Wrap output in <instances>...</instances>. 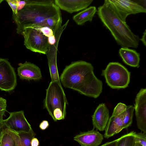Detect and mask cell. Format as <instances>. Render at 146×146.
<instances>
[{
  "label": "cell",
  "instance_id": "cell-1",
  "mask_svg": "<svg viewBox=\"0 0 146 146\" xmlns=\"http://www.w3.org/2000/svg\"><path fill=\"white\" fill-rule=\"evenodd\" d=\"M92 64L83 60L66 66L60 78L63 86L94 98L102 92L103 83L95 75Z\"/></svg>",
  "mask_w": 146,
  "mask_h": 146
},
{
  "label": "cell",
  "instance_id": "cell-2",
  "mask_svg": "<svg viewBox=\"0 0 146 146\" xmlns=\"http://www.w3.org/2000/svg\"><path fill=\"white\" fill-rule=\"evenodd\" d=\"M60 14V9L54 0H27L24 7L13 18L17 33L21 35L25 28L43 27L46 19Z\"/></svg>",
  "mask_w": 146,
  "mask_h": 146
},
{
  "label": "cell",
  "instance_id": "cell-3",
  "mask_svg": "<svg viewBox=\"0 0 146 146\" xmlns=\"http://www.w3.org/2000/svg\"><path fill=\"white\" fill-rule=\"evenodd\" d=\"M97 13L104 26L110 31L121 48H137L140 38L131 31L126 22L122 21L107 4L98 8Z\"/></svg>",
  "mask_w": 146,
  "mask_h": 146
},
{
  "label": "cell",
  "instance_id": "cell-4",
  "mask_svg": "<svg viewBox=\"0 0 146 146\" xmlns=\"http://www.w3.org/2000/svg\"><path fill=\"white\" fill-rule=\"evenodd\" d=\"M44 104L54 121L65 119L68 103L60 82L57 81L50 82L46 90Z\"/></svg>",
  "mask_w": 146,
  "mask_h": 146
},
{
  "label": "cell",
  "instance_id": "cell-5",
  "mask_svg": "<svg viewBox=\"0 0 146 146\" xmlns=\"http://www.w3.org/2000/svg\"><path fill=\"white\" fill-rule=\"evenodd\" d=\"M108 85L113 89L127 88L130 82V72L121 63L117 62H110L102 70Z\"/></svg>",
  "mask_w": 146,
  "mask_h": 146
},
{
  "label": "cell",
  "instance_id": "cell-6",
  "mask_svg": "<svg viewBox=\"0 0 146 146\" xmlns=\"http://www.w3.org/2000/svg\"><path fill=\"white\" fill-rule=\"evenodd\" d=\"M21 35L24 36V44L27 48L33 52L46 54L49 46L48 38L40 31L28 27L24 29Z\"/></svg>",
  "mask_w": 146,
  "mask_h": 146
},
{
  "label": "cell",
  "instance_id": "cell-7",
  "mask_svg": "<svg viewBox=\"0 0 146 146\" xmlns=\"http://www.w3.org/2000/svg\"><path fill=\"white\" fill-rule=\"evenodd\" d=\"M111 8L119 17L126 22L130 15L145 13L146 8L138 2L131 0H106L104 3Z\"/></svg>",
  "mask_w": 146,
  "mask_h": 146
},
{
  "label": "cell",
  "instance_id": "cell-8",
  "mask_svg": "<svg viewBox=\"0 0 146 146\" xmlns=\"http://www.w3.org/2000/svg\"><path fill=\"white\" fill-rule=\"evenodd\" d=\"M17 85L16 75L13 67L8 59L0 58V89L9 92Z\"/></svg>",
  "mask_w": 146,
  "mask_h": 146
},
{
  "label": "cell",
  "instance_id": "cell-9",
  "mask_svg": "<svg viewBox=\"0 0 146 146\" xmlns=\"http://www.w3.org/2000/svg\"><path fill=\"white\" fill-rule=\"evenodd\" d=\"M69 21L68 20L62 25L55 34L56 41L53 45L49 44V49L46 55L49 69L51 81H57L60 82L57 65V55L58 45L61 36L66 28Z\"/></svg>",
  "mask_w": 146,
  "mask_h": 146
},
{
  "label": "cell",
  "instance_id": "cell-10",
  "mask_svg": "<svg viewBox=\"0 0 146 146\" xmlns=\"http://www.w3.org/2000/svg\"><path fill=\"white\" fill-rule=\"evenodd\" d=\"M9 113V117L3 120L4 127L17 133L28 132L32 129L25 116L23 111Z\"/></svg>",
  "mask_w": 146,
  "mask_h": 146
},
{
  "label": "cell",
  "instance_id": "cell-11",
  "mask_svg": "<svg viewBox=\"0 0 146 146\" xmlns=\"http://www.w3.org/2000/svg\"><path fill=\"white\" fill-rule=\"evenodd\" d=\"M134 110L138 128L146 133V89L141 88L136 95Z\"/></svg>",
  "mask_w": 146,
  "mask_h": 146
},
{
  "label": "cell",
  "instance_id": "cell-12",
  "mask_svg": "<svg viewBox=\"0 0 146 146\" xmlns=\"http://www.w3.org/2000/svg\"><path fill=\"white\" fill-rule=\"evenodd\" d=\"M103 139V135L94 129L81 132L74 137V140L81 146H99Z\"/></svg>",
  "mask_w": 146,
  "mask_h": 146
},
{
  "label": "cell",
  "instance_id": "cell-13",
  "mask_svg": "<svg viewBox=\"0 0 146 146\" xmlns=\"http://www.w3.org/2000/svg\"><path fill=\"white\" fill-rule=\"evenodd\" d=\"M17 68L18 75L22 80H38L42 78L40 68L36 65L26 61L23 64L20 63Z\"/></svg>",
  "mask_w": 146,
  "mask_h": 146
},
{
  "label": "cell",
  "instance_id": "cell-14",
  "mask_svg": "<svg viewBox=\"0 0 146 146\" xmlns=\"http://www.w3.org/2000/svg\"><path fill=\"white\" fill-rule=\"evenodd\" d=\"M93 129L104 130L110 118L109 111L105 104H100L92 116Z\"/></svg>",
  "mask_w": 146,
  "mask_h": 146
},
{
  "label": "cell",
  "instance_id": "cell-15",
  "mask_svg": "<svg viewBox=\"0 0 146 146\" xmlns=\"http://www.w3.org/2000/svg\"><path fill=\"white\" fill-rule=\"evenodd\" d=\"M54 3L62 10L72 13L87 8L93 0H55Z\"/></svg>",
  "mask_w": 146,
  "mask_h": 146
},
{
  "label": "cell",
  "instance_id": "cell-16",
  "mask_svg": "<svg viewBox=\"0 0 146 146\" xmlns=\"http://www.w3.org/2000/svg\"><path fill=\"white\" fill-rule=\"evenodd\" d=\"M123 113L117 116H111L106 127L104 137L108 139L119 133L124 129Z\"/></svg>",
  "mask_w": 146,
  "mask_h": 146
},
{
  "label": "cell",
  "instance_id": "cell-17",
  "mask_svg": "<svg viewBox=\"0 0 146 146\" xmlns=\"http://www.w3.org/2000/svg\"><path fill=\"white\" fill-rule=\"evenodd\" d=\"M119 53L123 61L126 64L133 67L139 66L140 54L135 50L128 48H121Z\"/></svg>",
  "mask_w": 146,
  "mask_h": 146
},
{
  "label": "cell",
  "instance_id": "cell-18",
  "mask_svg": "<svg viewBox=\"0 0 146 146\" xmlns=\"http://www.w3.org/2000/svg\"><path fill=\"white\" fill-rule=\"evenodd\" d=\"M4 127L1 133L0 146H21V140L18 134Z\"/></svg>",
  "mask_w": 146,
  "mask_h": 146
},
{
  "label": "cell",
  "instance_id": "cell-19",
  "mask_svg": "<svg viewBox=\"0 0 146 146\" xmlns=\"http://www.w3.org/2000/svg\"><path fill=\"white\" fill-rule=\"evenodd\" d=\"M97 11L95 6H90L74 15L72 19L78 25H81L86 22H91Z\"/></svg>",
  "mask_w": 146,
  "mask_h": 146
},
{
  "label": "cell",
  "instance_id": "cell-20",
  "mask_svg": "<svg viewBox=\"0 0 146 146\" xmlns=\"http://www.w3.org/2000/svg\"><path fill=\"white\" fill-rule=\"evenodd\" d=\"M62 22V15L60 14L46 19L44 22L43 27H49L55 35L61 27Z\"/></svg>",
  "mask_w": 146,
  "mask_h": 146
},
{
  "label": "cell",
  "instance_id": "cell-21",
  "mask_svg": "<svg viewBox=\"0 0 146 146\" xmlns=\"http://www.w3.org/2000/svg\"><path fill=\"white\" fill-rule=\"evenodd\" d=\"M135 133L134 131H131L117 139V146H135Z\"/></svg>",
  "mask_w": 146,
  "mask_h": 146
},
{
  "label": "cell",
  "instance_id": "cell-22",
  "mask_svg": "<svg viewBox=\"0 0 146 146\" xmlns=\"http://www.w3.org/2000/svg\"><path fill=\"white\" fill-rule=\"evenodd\" d=\"M134 110V107L133 105L127 106L125 110L123 113L122 120L124 129L127 128L131 125Z\"/></svg>",
  "mask_w": 146,
  "mask_h": 146
},
{
  "label": "cell",
  "instance_id": "cell-23",
  "mask_svg": "<svg viewBox=\"0 0 146 146\" xmlns=\"http://www.w3.org/2000/svg\"><path fill=\"white\" fill-rule=\"evenodd\" d=\"M18 133L21 140V146H31V141L36 135L32 129L28 132H23Z\"/></svg>",
  "mask_w": 146,
  "mask_h": 146
},
{
  "label": "cell",
  "instance_id": "cell-24",
  "mask_svg": "<svg viewBox=\"0 0 146 146\" xmlns=\"http://www.w3.org/2000/svg\"><path fill=\"white\" fill-rule=\"evenodd\" d=\"M134 136L135 143H139L142 146H146V133L135 132Z\"/></svg>",
  "mask_w": 146,
  "mask_h": 146
},
{
  "label": "cell",
  "instance_id": "cell-25",
  "mask_svg": "<svg viewBox=\"0 0 146 146\" xmlns=\"http://www.w3.org/2000/svg\"><path fill=\"white\" fill-rule=\"evenodd\" d=\"M126 106L124 104L119 103L114 108L112 116H117L122 113L125 110Z\"/></svg>",
  "mask_w": 146,
  "mask_h": 146
},
{
  "label": "cell",
  "instance_id": "cell-26",
  "mask_svg": "<svg viewBox=\"0 0 146 146\" xmlns=\"http://www.w3.org/2000/svg\"><path fill=\"white\" fill-rule=\"evenodd\" d=\"M33 28L37 29L40 31L44 36L48 38L54 35L52 30L47 27L44 26Z\"/></svg>",
  "mask_w": 146,
  "mask_h": 146
},
{
  "label": "cell",
  "instance_id": "cell-27",
  "mask_svg": "<svg viewBox=\"0 0 146 146\" xmlns=\"http://www.w3.org/2000/svg\"><path fill=\"white\" fill-rule=\"evenodd\" d=\"M6 1L12 10L13 16L16 15L18 12L17 0H7Z\"/></svg>",
  "mask_w": 146,
  "mask_h": 146
},
{
  "label": "cell",
  "instance_id": "cell-28",
  "mask_svg": "<svg viewBox=\"0 0 146 146\" xmlns=\"http://www.w3.org/2000/svg\"><path fill=\"white\" fill-rule=\"evenodd\" d=\"M7 101L3 98L0 97V111H6Z\"/></svg>",
  "mask_w": 146,
  "mask_h": 146
},
{
  "label": "cell",
  "instance_id": "cell-29",
  "mask_svg": "<svg viewBox=\"0 0 146 146\" xmlns=\"http://www.w3.org/2000/svg\"><path fill=\"white\" fill-rule=\"evenodd\" d=\"M5 111H0V139L1 132L3 129L4 127L3 116L5 115Z\"/></svg>",
  "mask_w": 146,
  "mask_h": 146
},
{
  "label": "cell",
  "instance_id": "cell-30",
  "mask_svg": "<svg viewBox=\"0 0 146 146\" xmlns=\"http://www.w3.org/2000/svg\"><path fill=\"white\" fill-rule=\"evenodd\" d=\"M17 6L18 11L21 10L25 6L27 2V0H17Z\"/></svg>",
  "mask_w": 146,
  "mask_h": 146
},
{
  "label": "cell",
  "instance_id": "cell-31",
  "mask_svg": "<svg viewBox=\"0 0 146 146\" xmlns=\"http://www.w3.org/2000/svg\"><path fill=\"white\" fill-rule=\"evenodd\" d=\"M49 124L48 122L46 120H43L39 125V128L42 130H44L48 127Z\"/></svg>",
  "mask_w": 146,
  "mask_h": 146
},
{
  "label": "cell",
  "instance_id": "cell-32",
  "mask_svg": "<svg viewBox=\"0 0 146 146\" xmlns=\"http://www.w3.org/2000/svg\"><path fill=\"white\" fill-rule=\"evenodd\" d=\"M117 139L112 141L108 142L100 146H117Z\"/></svg>",
  "mask_w": 146,
  "mask_h": 146
},
{
  "label": "cell",
  "instance_id": "cell-33",
  "mask_svg": "<svg viewBox=\"0 0 146 146\" xmlns=\"http://www.w3.org/2000/svg\"><path fill=\"white\" fill-rule=\"evenodd\" d=\"M48 38V42L49 44L52 45L54 44L56 41V38L55 35H53Z\"/></svg>",
  "mask_w": 146,
  "mask_h": 146
},
{
  "label": "cell",
  "instance_id": "cell-34",
  "mask_svg": "<svg viewBox=\"0 0 146 146\" xmlns=\"http://www.w3.org/2000/svg\"><path fill=\"white\" fill-rule=\"evenodd\" d=\"M39 142L38 139L35 137H34L31 141V146H38Z\"/></svg>",
  "mask_w": 146,
  "mask_h": 146
},
{
  "label": "cell",
  "instance_id": "cell-35",
  "mask_svg": "<svg viewBox=\"0 0 146 146\" xmlns=\"http://www.w3.org/2000/svg\"><path fill=\"white\" fill-rule=\"evenodd\" d=\"M146 30H145L144 32L143 33V35L142 36L141 38L140 39V40H141L144 45L145 46L146 45Z\"/></svg>",
  "mask_w": 146,
  "mask_h": 146
},
{
  "label": "cell",
  "instance_id": "cell-36",
  "mask_svg": "<svg viewBox=\"0 0 146 146\" xmlns=\"http://www.w3.org/2000/svg\"><path fill=\"white\" fill-rule=\"evenodd\" d=\"M135 146H142L141 145H140V144L135 143Z\"/></svg>",
  "mask_w": 146,
  "mask_h": 146
}]
</instances>
